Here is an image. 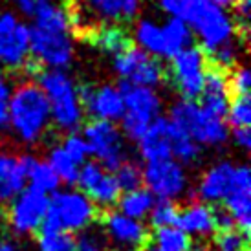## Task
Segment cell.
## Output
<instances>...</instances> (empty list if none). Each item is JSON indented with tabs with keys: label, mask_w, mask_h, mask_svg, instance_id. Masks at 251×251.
I'll return each mask as SVG.
<instances>
[{
	"label": "cell",
	"mask_w": 251,
	"mask_h": 251,
	"mask_svg": "<svg viewBox=\"0 0 251 251\" xmlns=\"http://www.w3.org/2000/svg\"><path fill=\"white\" fill-rule=\"evenodd\" d=\"M29 61V28L13 13H0V66L24 68Z\"/></svg>",
	"instance_id": "cell-11"
},
{
	"label": "cell",
	"mask_w": 251,
	"mask_h": 251,
	"mask_svg": "<svg viewBox=\"0 0 251 251\" xmlns=\"http://www.w3.org/2000/svg\"><path fill=\"white\" fill-rule=\"evenodd\" d=\"M229 90H227V74L224 70L207 68L205 74V81H203V90L200 96V103L205 112H209L211 116L224 119L227 114V106H229Z\"/></svg>",
	"instance_id": "cell-18"
},
{
	"label": "cell",
	"mask_w": 251,
	"mask_h": 251,
	"mask_svg": "<svg viewBox=\"0 0 251 251\" xmlns=\"http://www.w3.org/2000/svg\"><path fill=\"white\" fill-rule=\"evenodd\" d=\"M114 178L118 181L121 193L136 191L143 185V171L140 165H136L132 161H125L121 167L114 173Z\"/></svg>",
	"instance_id": "cell-34"
},
{
	"label": "cell",
	"mask_w": 251,
	"mask_h": 251,
	"mask_svg": "<svg viewBox=\"0 0 251 251\" xmlns=\"http://www.w3.org/2000/svg\"><path fill=\"white\" fill-rule=\"evenodd\" d=\"M22 163V169L26 173V181H29V187L41 191L44 195H50V193H57V187H59V178L53 173V169L50 167L48 161H41L37 160L35 156L31 154H24V156H19Z\"/></svg>",
	"instance_id": "cell-24"
},
{
	"label": "cell",
	"mask_w": 251,
	"mask_h": 251,
	"mask_svg": "<svg viewBox=\"0 0 251 251\" xmlns=\"http://www.w3.org/2000/svg\"><path fill=\"white\" fill-rule=\"evenodd\" d=\"M103 224L108 237L116 246L134 251L149 242V233L145 226L140 220H132L128 216L121 215L119 211H108L103 216Z\"/></svg>",
	"instance_id": "cell-17"
},
{
	"label": "cell",
	"mask_w": 251,
	"mask_h": 251,
	"mask_svg": "<svg viewBox=\"0 0 251 251\" xmlns=\"http://www.w3.org/2000/svg\"><path fill=\"white\" fill-rule=\"evenodd\" d=\"M161 9L171 19H180L200 39L202 51L207 55L213 50L233 42L237 33L235 21L213 0H160Z\"/></svg>",
	"instance_id": "cell-2"
},
{
	"label": "cell",
	"mask_w": 251,
	"mask_h": 251,
	"mask_svg": "<svg viewBox=\"0 0 251 251\" xmlns=\"http://www.w3.org/2000/svg\"><path fill=\"white\" fill-rule=\"evenodd\" d=\"M11 94H13V90H11V84L7 81V77L0 74V130L7 128Z\"/></svg>",
	"instance_id": "cell-39"
},
{
	"label": "cell",
	"mask_w": 251,
	"mask_h": 251,
	"mask_svg": "<svg viewBox=\"0 0 251 251\" xmlns=\"http://www.w3.org/2000/svg\"><path fill=\"white\" fill-rule=\"evenodd\" d=\"M154 250L156 251H191V238L180 227H161L154 233Z\"/></svg>",
	"instance_id": "cell-30"
},
{
	"label": "cell",
	"mask_w": 251,
	"mask_h": 251,
	"mask_svg": "<svg viewBox=\"0 0 251 251\" xmlns=\"http://www.w3.org/2000/svg\"><path fill=\"white\" fill-rule=\"evenodd\" d=\"M251 75L246 66H235L227 74V90L229 96L238 98V96H250Z\"/></svg>",
	"instance_id": "cell-36"
},
{
	"label": "cell",
	"mask_w": 251,
	"mask_h": 251,
	"mask_svg": "<svg viewBox=\"0 0 251 251\" xmlns=\"http://www.w3.org/2000/svg\"><path fill=\"white\" fill-rule=\"evenodd\" d=\"M178 213H180V207L175 202H171V200H158V202H154L152 209L149 213V218H151V224L156 229H161V227L176 226Z\"/></svg>",
	"instance_id": "cell-33"
},
{
	"label": "cell",
	"mask_w": 251,
	"mask_h": 251,
	"mask_svg": "<svg viewBox=\"0 0 251 251\" xmlns=\"http://www.w3.org/2000/svg\"><path fill=\"white\" fill-rule=\"evenodd\" d=\"M143 183L154 198L158 196L160 200L173 202L175 198L183 195L187 187V176L180 163L171 158L147 163L143 169Z\"/></svg>",
	"instance_id": "cell-13"
},
{
	"label": "cell",
	"mask_w": 251,
	"mask_h": 251,
	"mask_svg": "<svg viewBox=\"0 0 251 251\" xmlns=\"http://www.w3.org/2000/svg\"><path fill=\"white\" fill-rule=\"evenodd\" d=\"M233 140L240 149H250L251 147V130L250 128H233Z\"/></svg>",
	"instance_id": "cell-44"
},
{
	"label": "cell",
	"mask_w": 251,
	"mask_h": 251,
	"mask_svg": "<svg viewBox=\"0 0 251 251\" xmlns=\"http://www.w3.org/2000/svg\"><path fill=\"white\" fill-rule=\"evenodd\" d=\"M114 70L121 77V81L151 90L160 86L167 75L163 64L138 46H130L121 55L114 57Z\"/></svg>",
	"instance_id": "cell-10"
},
{
	"label": "cell",
	"mask_w": 251,
	"mask_h": 251,
	"mask_svg": "<svg viewBox=\"0 0 251 251\" xmlns=\"http://www.w3.org/2000/svg\"><path fill=\"white\" fill-rule=\"evenodd\" d=\"M224 209L227 211L240 233L250 235L251 229V173L248 165L235 167L233 187L227 198L224 200Z\"/></svg>",
	"instance_id": "cell-16"
},
{
	"label": "cell",
	"mask_w": 251,
	"mask_h": 251,
	"mask_svg": "<svg viewBox=\"0 0 251 251\" xmlns=\"http://www.w3.org/2000/svg\"><path fill=\"white\" fill-rule=\"evenodd\" d=\"M176 227H180L185 235H196V237H207L215 231L213 222V207L207 203L195 202L187 203L178 213Z\"/></svg>",
	"instance_id": "cell-22"
},
{
	"label": "cell",
	"mask_w": 251,
	"mask_h": 251,
	"mask_svg": "<svg viewBox=\"0 0 251 251\" xmlns=\"http://www.w3.org/2000/svg\"><path fill=\"white\" fill-rule=\"evenodd\" d=\"M29 28V55L48 70H64L74 59V42L70 35V19L61 6L48 2L33 17Z\"/></svg>",
	"instance_id": "cell-1"
},
{
	"label": "cell",
	"mask_w": 251,
	"mask_h": 251,
	"mask_svg": "<svg viewBox=\"0 0 251 251\" xmlns=\"http://www.w3.org/2000/svg\"><path fill=\"white\" fill-rule=\"evenodd\" d=\"M51 114L50 103L41 86L35 83H22L11 94L9 101V121L19 140L24 143H37L46 134Z\"/></svg>",
	"instance_id": "cell-3"
},
{
	"label": "cell",
	"mask_w": 251,
	"mask_h": 251,
	"mask_svg": "<svg viewBox=\"0 0 251 251\" xmlns=\"http://www.w3.org/2000/svg\"><path fill=\"white\" fill-rule=\"evenodd\" d=\"M218 251H248V235L238 229L216 233Z\"/></svg>",
	"instance_id": "cell-38"
},
{
	"label": "cell",
	"mask_w": 251,
	"mask_h": 251,
	"mask_svg": "<svg viewBox=\"0 0 251 251\" xmlns=\"http://www.w3.org/2000/svg\"><path fill=\"white\" fill-rule=\"evenodd\" d=\"M39 86L48 99L51 121L57 128L75 134L83 123L84 110L72 77L64 70H44L39 74Z\"/></svg>",
	"instance_id": "cell-4"
},
{
	"label": "cell",
	"mask_w": 251,
	"mask_h": 251,
	"mask_svg": "<svg viewBox=\"0 0 251 251\" xmlns=\"http://www.w3.org/2000/svg\"><path fill=\"white\" fill-rule=\"evenodd\" d=\"M213 222H215V231L216 233H222V231H231L237 229L235 222L227 211L224 209H213Z\"/></svg>",
	"instance_id": "cell-42"
},
{
	"label": "cell",
	"mask_w": 251,
	"mask_h": 251,
	"mask_svg": "<svg viewBox=\"0 0 251 251\" xmlns=\"http://www.w3.org/2000/svg\"><path fill=\"white\" fill-rule=\"evenodd\" d=\"M134 35H136L138 48L143 50L145 53L156 57V59L158 57H167V44H165L161 24H156L154 21L143 19V21L138 22Z\"/></svg>",
	"instance_id": "cell-26"
},
{
	"label": "cell",
	"mask_w": 251,
	"mask_h": 251,
	"mask_svg": "<svg viewBox=\"0 0 251 251\" xmlns=\"http://www.w3.org/2000/svg\"><path fill=\"white\" fill-rule=\"evenodd\" d=\"M233 176H235V165L229 161H220L213 165L198 183L200 198L207 203L224 202L233 187Z\"/></svg>",
	"instance_id": "cell-19"
},
{
	"label": "cell",
	"mask_w": 251,
	"mask_h": 251,
	"mask_svg": "<svg viewBox=\"0 0 251 251\" xmlns=\"http://www.w3.org/2000/svg\"><path fill=\"white\" fill-rule=\"evenodd\" d=\"M227 121L233 128H250L251 123V101L250 96H238L229 99Z\"/></svg>",
	"instance_id": "cell-32"
},
{
	"label": "cell",
	"mask_w": 251,
	"mask_h": 251,
	"mask_svg": "<svg viewBox=\"0 0 251 251\" xmlns=\"http://www.w3.org/2000/svg\"><path fill=\"white\" fill-rule=\"evenodd\" d=\"M207 68V57L196 46H189L171 59V81L185 101H195L202 96Z\"/></svg>",
	"instance_id": "cell-9"
},
{
	"label": "cell",
	"mask_w": 251,
	"mask_h": 251,
	"mask_svg": "<svg viewBox=\"0 0 251 251\" xmlns=\"http://www.w3.org/2000/svg\"><path fill=\"white\" fill-rule=\"evenodd\" d=\"M63 151L68 154V158L72 161H75L77 165L81 167L84 161H88V145H86V141H84L83 136H79V134H68L66 136V140L63 143Z\"/></svg>",
	"instance_id": "cell-37"
},
{
	"label": "cell",
	"mask_w": 251,
	"mask_h": 251,
	"mask_svg": "<svg viewBox=\"0 0 251 251\" xmlns=\"http://www.w3.org/2000/svg\"><path fill=\"white\" fill-rule=\"evenodd\" d=\"M163 37H165V44H167V57L173 59L176 53L183 51L185 48L191 46L193 42V31L189 26L180 19H169L163 26Z\"/></svg>",
	"instance_id": "cell-28"
},
{
	"label": "cell",
	"mask_w": 251,
	"mask_h": 251,
	"mask_svg": "<svg viewBox=\"0 0 251 251\" xmlns=\"http://www.w3.org/2000/svg\"><path fill=\"white\" fill-rule=\"evenodd\" d=\"M15 2H17L19 11L26 17H35L42 7L48 4V0H15Z\"/></svg>",
	"instance_id": "cell-43"
},
{
	"label": "cell",
	"mask_w": 251,
	"mask_h": 251,
	"mask_svg": "<svg viewBox=\"0 0 251 251\" xmlns=\"http://www.w3.org/2000/svg\"><path fill=\"white\" fill-rule=\"evenodd\" d=\"M154 202H156V198H154L147 189L140 187V189H136V191L123 193V195L119 196L118 205H119V213H121V215L141 222L145 216H149Z\"/></svg>",
	"instance_id": "cell-27"
},
{
	"label": "cell",
	"mask_w": 251,
	"mask_h": 251,
	"mask_svg": "<svg viewBox=\"0 0 251 251\" xmlns=\"http://www.w3.org/2000/svg\"><path fill=\"white\" fill-rule=\"evenodd\" d=\"M90 41L103 53L114 57L121 55L125 50H128L132 46L128 33L121 26H118V24H105V26L96 28L90 37Z\"/></svg>",
	"instance_id": "cell-25"
},
{
	"label": "cell",
	"mask_w": 251,
	"mask_h": 251,
	"mask_svg": "<svg viewBox=\"0 0 251 251\" xmlns=\"http://www.w3.org/2000/svg\"><path fill=\"white\" fill-rule=\"evenodd\" d=\"M26 173L21 158L0 151V203H9L26 189Z\"/></svg>",
	"instance_id": "cell-21"
},
{
	"label": "cell",
	"mask_w": 251,
	"mask_h": 251,
	"mask_svg": "<svg viewBox=\"0 0 251 251\" xmlns=\"http://www.w3.org/2000/svg\"><path fill=\"white\" fill-rule=\"evenodd\" d=\"M151 251H156V250H151Z\"/></svg>",
	"instance_id": "cell-47"
},
{
	"label": "cell",
	"mask_w": 251,
	"mask_h": 251,
	"mask_svg": "<svg viewBox=\"0 0 251 251\" xmlns=\"http://www.w3.org/2000/svg\"><path fill=\"white\" fill-rule=\"evenodd\" d=\"M198 156H200V145L191 140L175 123H171V158H176L178 163L183 165L196 161Z\"/></svg>",
	"instance_id": "cell-29"
},
{
	"label": "cell",
	"mask_w": 251,
	"mask_h": 251,
	"mask_svg": "<svg viewBox=\"0 0 251 251\" xmlns=\"http://www.w3.org/2000/svg\"><path fill=\"white\" fill-rule=\"evenodd\" d=\"M119 90L125 101V116L121 118L123 132L134 141H140L152 121L160 118L161 101L158 94L151 88L121 81Z\"/></svg>",
	"instance_id": "cell-7"
},
{
	"label": "cell",
	"mask_w": 251,
	"mask_h": 251,
	"mask_svg": "<svg viewBox=\"0 0 251 251\" xmlns=\"http://www.w3.org/2000/svg\"><path fill=\"white\" fill-rule=\"evenodd\" d=\"M235 26H237V33L240 31L244 37H248L250 31V19H251V0H237L235 2Z\"/></svg>",
	"instance_id": "cell-40"
},
{
	"label": "cell",
	"mask_w": 251,
	"mask_h": 251,
	"mask_svg": "<svg viewBox=\"0 0 251 251\" xmlns=\"http://www.w3.org/2000/svg\"><path fill=\"white\" fill-rule=\"evenodd\" d=\"M98 216V207L81 191H61L50 198L46 218L41 233H79L84 231Z\"/></svg>",
	"instance_id": "cell-5"
},
{
	"label": "cell",
	"mask_w": 251,
	"mask_h": 251,
	"mask_svg": "<svg viewBox=\"0 0 251 251\" xmlns=\"http://www.w3.org/2000/svg\"><path fill=\"white\" fill-rule=\"evenodd\" d=\"M140 154L147 163L171 160V121L158 118L151 123L140 141Z\"/></svg>",
	"instance_id": "cell-20"
},
{
	"label": "cell",
	"mask_w": 251,
	"mask_h": 251,
	"mask_svg": "<svg viewBox=\"0 0 251 251\" xmlns=\"http://www.w3.org/2000/svg\"><path fill=\"white\" fill-rule=\"evenodd\" d=\"M213 2H215L218 7L226 9V7H233V6H235V2H237V0H213Z\"/></svg>",
	"instance_id": "cell-46"
},
{
	"label": "cell",
	"mask_w": 251,
	"mask_h": 251,
	"mask_svg": "<svg viewBox=\"0 0 251 251\" xmlns=\"http://www.w3.org/2000/svg\"><path fill=\"white\" fill-rule=\"evenodd\" d=\"M83 138L88 145V152L98 158V163L106 173L114 175L126 161L121 130L110 121L92 119L84 125Z\"/></svg>",
	"instance_id": "cell-8"
},
{
	"label": "cell",
	"mask_w": 251,
	"mask_h": 251,
	"mask_svg": "<svg viewBox=\"0 0 251 251\" xmlns=\"http://www.w3.org/2000/svg\"><path fill=\"white\" fill-rule=\"evenodd\" d=\"M48 2H51V0H48Z\"/></svg>",
	"instance_id": "cell-48"
},
{
	"label": "cell",
	"mask_w": 251,
	"mask_h": 251,
	"mask_svg": "<svg viewBox=\"0 0 251 251\" xmlns=\"http://www.w3.org/2000/svg\"><path fill=\"white\" fill-rule=\"evenodd\" d=\"M48 160H50L48 161L50 167L53 169V173L57 175L59 181H64L68 185H75L77 176H79V165L68 158V154L63 151V147L51 149Z\"/></svg>",
	"instance_id": "cell-31"
},
{
	"label": "cell",
	"mask_w": 251,
	"mask_h": 251,
	"mask_svg": "<svg viewBox=\"0 0 251 251\" xmlns=\"http://www.w3.org/2000/svg\"><path fill=\"white\" fill-rule=\"evenodd\" d=\"M92 15L110 24L132 21L138 15L141 0H84Z\"/></svg>",
	"instance_id": "cell-23"
},
{
	"label": "cell",
	"mask_w": 251,
	"mask_h": 251,
	"mask_svg": "<svg viewBox=\"0 0 251 251\" xmlns=\"http://www.w3.org/2000/svg\"><path fill=\"white\" fill-rule=\"evenodd\" d=\"M171 123L181 128L198 145H222L229 138L227 123L224 119L211 116L196 101H178L171 108Z\"/></svg>",
	"instance_id": "cell-6"
},
{
	"label": "cell",
	"mask_w": 251,
	"mask_h": 251,
	"mask_svg": "<svg viewBox=\"0 0 251 251\" xmlns=\"http://www.w3.org/2000/svg\"><path fill=\"white\" fill-rule=\"evenodd\" d=\"M41 251H77L75 238L70 233H41L39 235Z\"/></svg>",
	"instance_id": "cell-35"
},
{
	"label": "cell",
	"mask_w": 251,
	"mask_h": 251,
	"mask_svg": "<svg viewBox=\"0 0 251 251\" xmlns=\"http://www.w3.org/2000/svg\"><path fill=\"white\" fill-rule=\"evenodd\" d=\"M77 183L83 189L81 193H84L90 198V202L101 209H110L112 205L118 203L119 196H121V189H119L114 175L106 173L105 169L94 160L84 161L79 167Z\"/></svg>",
	"instance_id": "cell-14"
},
{
	"label": "cell",
	"mask_w": 251,
	"mask_h": 251,
	"mask_svg": "<svg viewBox=\"0 0 251 251\" xmlns=\"http://www.w3.org/2000/svg\"><path fill=\"white\" fill-rule=\"evenodd\" d=\"M0 251H22V250L19 248L17 242L11 240V238L0 237Z\"/></svg>",
	"instance_id": "cell-45"
},
{
	"label": "cell",
	"mask_w": 251,
	"mask_h": 251,
	"mask_svg": "<svg viewBox=\"0 0 251 251\" xmlns=\"http://www.w3.org/2000/svg\"><path fill=\"white\" fill-rule=\"evenodd\" d=\"M50 207V196L26 187L21 195L9 202L7 220L17 235H31L41 229Z\"/></svg>",
	"instance_id": "cell-12"
},
{
	"label": "cell",
	"mask_w": 251,
	"mask_h": 251,
	"mask_svg": "<svg viewBox=\"0 0 251 251\" xmlns=\"http://www.w3.org/2000/svg\"><path fill=\"white\" fill-rule=\"evenodd\" d=\"M77 96L83 110L90 112L94 119L114 123L125 116V101L118 86L103 84L94 88L90 84H83L77 88Z\"/></svg>",
	"instance_id": "cell-15"
},
{
	"label": "cell",
	"mask_w": 251,
	"mask_h": 251,
	"mask_svg": "<svg viewBox=\"0 0 251 251\" xmlns=\"http://www.w3.org/2000/svg\"><path fill=\"white\" fill-rule=\"evenodd\" d=\"M75 244H77V251H108L105 248V244L96 235H90V233H83L75 240Z\"/></svg>",
	"instance_id": "cell-41"
}]
</instances>
